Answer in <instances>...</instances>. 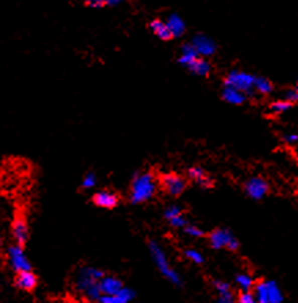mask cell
<instances>
[{
	"label": "cell",
	"instance_id": "obj_9",
	"mask_svg": "<svg viewBox=\"0 0 298 303\" xmlns=\"http://www.w3.org/2000/svg\"><path fill=\"white\" fill-rule=\"evenodd\" d=\"M191 43H192V46L195 47L198 55H201L202 58L212 57L217 50V44L215 43V40H212L211 37L202 35V33L192 37Z\"/></svg>",
	"mask_w": 298,
	"mask_h": 303
},
{
	"label": "cell",
	"instance_id": "obj_22",
	"mask_svg": "<svg viewBox=\"0 0 298 303\" xmlns=\"http://www.w3.org/2000/svg\"><path fill=\"white\" fill-rule=\"evenodd\" d=\"M293 106V103L288 102V100H276V102L271 103V106H269V111L272 114H282L286 113L287 110H290Z\"/></svg>",
	"mask_w": 298,
	"mask_h": 303
},
{
	"label": "cell",
	"instance_id": "obj_19",
	"mask_svg": "<svg viewBox=\"0 0 298 303\" xmlns=\"http://www.w3.org/2000/svg\"><path fill=\"white\" fill-rule=\"evenodd\" d=\"M188 176L195 181L196 184L202 185V187H211L212 183L209 180V177L205 175V172L201 169V168H191L188 170Z\"/></svg>",
	"mask_w": 298,
	"mask_h": 303
},
{
	"label": "cell",
	"instance_id": "obj_36",
	"mask_svg": "<svg viewBox=\"0 0 298 303\" xmlns=\"http://www.w3.org/2000/svg\"><path fill=\"white\" fill-rule=\"evenodd\" d=\"M297 162H298V153H297Z\"/></svg>",
	"mask_w": 298,
	"mask_h": 303
},
{
	"label": "cell",
	"instance_id": "obj_13",
	"mask_svg": "<svg viewBox=\"0 0 298 303\" xmlns=\"http://www.w3.org/2000/svg\"><path fill=\"white\" fill-rule=\"evenodd\" d=\"M221 98L223 100L234 106H239L246 102L247 95L245 92H242L239 89H235L232 87H224L223 88V92H221Z\"/></svg>",
	"mask_w": 298,
	"mask_h": 303
},
{
	"label": "cell",
	"instance_id": "obj_30",
	"mask_svg": "<svg viewBox=\"0 0 298 303\" xmlns=\"http://www.w3.org/2000/svg\"><path fill=\"white\" fill-rule=\"evenodd\" d=\"M169 222L173 228H185V225H187V221H185V218L183 214H180V216L172 218V220H169Z\"/></svg>",
	"mask_w": 298,
	"mask_h": 303
},
{
	"label": "cell",
	"instance_id": "obj_33",
	"mask_svg": "<svg viewBox=\"0 0 298 303\" xmlns=\"http://www.w3.org/2000/svg\"><path fill=\"white\" fill-rule=\"evenodd\" d=\"M283 140L287 144L298 143V134L297 133H286L283 136Z\"/></svg>",
	"mask_w": 298,
	"mask_h": 303
},
{
	"label": "cell",
	"instance_id": "obj_31",
	"mask_svg": "<svg viewBox=\"0 0 298 303\" xmlns=\"http://www.w3.org/2000/svg\"><path fill=\"white\" fill-rule=\"evenodd\" d=\"M84 3L92 9H102L105 6H108V2L106 0H84Z\"/></svg>",
	"mask_w": 298,
	"mask_h": 303
},
{
	"label": "cell",
	"instance_id": "obj_26",
	"mask_svg": "<svg viewBox=\"0 0 298 303\" xmlns=\"http://www.w3.org/2000/svg\"><path fill=\"white\" fill-rule=\"evenodd\" d=\"M184 232L187 235H190L191 237H202L205 235V232L202 231L201 228H198L196 225H185Z\"/></svg>",
	"mask_w": 298,
	"mask_h": 303
},
{
	"label": "cell",
	"instance_id": "obj_28",
	"mask_svg": "<svg viewBox=\"0 0 298 303\" xmlns=\"http://www.w3.org/2000/svg\"><path fill=\"white\" fill-rule=\"evenodd\" d=\"M180 214H181V209H180L179 206H169L165 210V218H168V220H172V218H175V217L180 216Z\"/></svg>",
	"mask_w": 298,
	"mask_h": 303
},
{
	"label": "cell",
	"instance_id": "obj_21",
	"mask_svg": "<svg viewBox=\"0 0 298 303\" xmlns=\"http://www.w3.org/2000/svg\"><path fill=\"white\" fill-rule=\"evenodd\" d=\"M254 89H256L258 93H261V95H268V93L272 92V82L265 77H256Z\"/></svg>",
	"mask_w": 298,
	"mask_h": 303
},
{
	"label": "cell",
	"instance_id": "obj_18",
	"mask_svg": "<svg viewBox=\"0 0 298 303\" xmlns=\"http://www.w3.org/2000/svg\"><path fill=\"white\" fill-rule=\"evenodd\" d=\"M166 24H168V26H169L170 32H172V35H173V37H180L184 35L185 32V22L184 20L181 18V17L179 16V14H170L169 17H168V20L165 21Z\"/></svg>",
	"mask_w": 298,
	"mask_h": 303
},
{
	"label": "cell",
	"instance_id": "obj_12",
	"mask_svg": "<svg viewBox=\"0 0 298 303\" xmlns=\"http://www.w3.org/2000/svg\"><path fill=\"white\" fill-rule=\"evenodd\" d=\"M29 236V231H28V224L24 217H17L14 222H13V237L18 244H24L28 240Z\"/></svg>",
	"mask_w": 298,
	"mask_h": 303
},
{
	"label": "cell",
	"instance_id": "obj_32",
	"mask_svg": "<svg viewBox=\"0 0 298 303\" xmlns=\"http://www.w3.org/2000/svg\"><path fill=\"white\" fill-rule=\"evenodd\" d=\"M98 302L99 303H121V300H120L116 295H102Z\"/></svg>",
	"mask_w": 298,
	"mask_h": 303
},
{
	"label": "cell",
	"instance_id": "obj_25",
	"mask_svg": "<svg viewBox=\"0 0 298 303\" xmlns=\"http://www.w3.org/2000/svg\"><path fill=\"white\" fill-rule=\"evenodd\" d=\"M96 185V176L95 173H87L81 181V187L84 190H91Z\"/></svg>",
	"mask_w": 298,
	"mask_h": 303
},
{
	"label": "cell",
	"instance_id": "obj_27",
	"mask_svg": "<svg viewBox=\"0 0 298 303\" xmlns=\"http://www.w3.org/2000/svg\"><path fill=\"white\" fill-rule=\"evenodd\" d=\"M238 303H258L257 298L254 292H249V291H243V292L239 295V299H238Z\"/></svg>",
	"mask_w": 298,
	"mask_h": 303
},
{
	"label": "cell",
	"instance_id": "obj_10",
	"mask_svg": "<svg viewBox=\"0 0 298 303\" xmlns=\"http://www.w3.org/2000/svg\"><path fill=\"white\" fill-rule=\"evenodd\" d=\"M246 194L254 201H260L268 192V183L262 177H252L245 184Z\"/></svg>",
	"mask_w": 298,
	"mask_h": 303
},
{
	"label": "cell",
	"instance_id": "obj_15",
	"mask_svg": "<svg viewBox=\"0 0 298 303\" xmlns=\"http://www.w3.org/2000/svg\"><path fill=\"white\" fill-rule=\"evenodd\" d=\"M99 285H101V291L103 295H117L120 289L124 287L121 280L114 276H105L101 280Z\"/></svg>",
	"mask_w": 298,
	"mask_h": 303
},
{
	"label": "cell",
	"instance_id": "obj_24",
	"mask_svg": "<svg viewBox=\"0 0 298 303\" xmlns=\"http://www.w3.org/2000/svg\"><path fill=\"white\" fill-rule=\"evenodd\" d=\"M184 255H185V258H187V259H190L191 262H194V263H202V262H204V255H202L200 251L194 250V248L185 250Z\"/></svg>",
	"mask_w": 298,
	"mask_h": 303
},
{
	"label": "cell",
	"instance_id": "obj_20",
	"mask_svg": "<svg viewBox=\"0 0 298 303\" xmlns=\"http://www.w3.org/2000/svg\"><path fill=\"white\" fill-rule=\"evenodd\" d=\"M235 283L239 288H241L242 291H250L252 288H254V280L250 274H247V273H241V274H238L237 278H235Z\"/></svg>",
	"mask_w": 298,
	"mask_h": 303
},
{
	"label": "cell",
	"instance_id": "obj_5",
	"mask_svg": "<svg viewBox=\"0 0 298 303\" xmlns=\"http://www.w3.org/2000/svg\"><path fill=\"white\" fill-rule=\"evenodd\" d=\"M254 82H256V77L250 73L242 72V70H231L224 80V87H232L249 95L254 89Z\"/></svg>",
	"mask_w": 298,
	"mask_h": 303
},
{
	"label": "cell",
	"instance_id": "obj_14",
	"mask_svg": "<svg viewBox=\"0 0 298 303\" xmlns=\"http://www.w3.org/2000/svg\"><path fill=\"white\" fill-rule=\"evenodd\" d=\"M149 28L150 31L153 32L155 36L161 39L162 41H169L173 39V35L170 32L169 26L162 20H153L149 24Z\"/></svg>",
	"mask_w": 298,
	"mask_h": 303
},
{
	"label": "cell",
	"instance_id": "obj_17",
	"mask_svg": "<svg viewBox=\"0 0 298 303\" xmlns=\"http://www.w3.org/2000/svg\"><path fill=\"white\" fill-rule=\"evenodd\" d=\"M188 70H190L192 74H195V76H200V77H206V76H209L212 72V65L208 62L206 58L198 57L195 61L191 63L190 66L187 67Z\"/></svg>",
	"mask_w": 298,
	"mask_h": 303
},
{
	"label": "cell",
	"instance_id": "obj_2",
	"mask_svg": "<svg viewBox=\"0 0 298 303\" xmlns=\"http://www.w3.org/2000/svg\"><path fill=\"white\" fill-rule=\"evenodd\" d=\"M157 192V179L151 172H140L135 175L131 184L129 199L132 203H143L150 201Z\"/></svg>",
	"mask_w": 298,
	"mask_h": 303
},
{
	"label": "cell",
	"instance_id": "obj_6",
	"mask_svg": "<svg viewBox=\"0 0 298 303\" xmlns=\"http://www.w3.org/2000/svg\"><path fill=\"white\" fill-rule=\"evenodd\" d=\"M7 261H9V265H10L11 269L16 270L17 273L25 272V270H31L32 269V265L28 257H26L25 251L22 250V246L18 244V243L9 247Z\"/></svg>",
	"mask_w": 298,
	"mask_h": 303
},
{
	"label": "cell",
	"instance_id": "obj_1",
	"mask_svg": "<svg viewBox=\"0 0 298 303\" xmlns=\"http://www.w3.org/2000/svg\"><path fill=\"white\" fill-rule=\"evenodd\" d=\"M105 277V273L92 266H82L77 270L74 285L78 292H81L84 296L89 300H99L103 293L101 291V280Z\"/></svg>",
	"mask_w": 298,
	"mask_h": 303
},
{
	"label": "cell",
	"instance_id": "obj_3",
	"mask_svg": "<svg viewBox=\"0 0 298 303\" xmlns=\"http://www.w3.org/2000/svg\"><path fill=\"white\" fill-rule=\"evenodd\" d=\"M149 248H150V254H151V258H153V261H154L155 266L159 270V273L164 276L166 280H169L170 283L176 284V285H179L180 284V276L177 274L173 267L170 266L169 261H168V257H166V254L164 252V250L161 248L158 243L155 242H150L149 243Z\"/></svg>",
	"mask_w": 298,
	"mask_h": 303
},
{
	"label": "cell",
	"instance_id": "obj_4",
	"mask_svg": "<svg viewBox=\"0 0 298 303\" xmlns=\"http://www.w3.org/2000/svg\"><path fill=\"white\" fill-rule=\"evenodd\" d=\"M254 295L258 303H282L283 292L272 280H261L254 285Z\"/></svg>",
	"mask_w": 298,
	"mask_h": 303
},
{
	"label": "cell",
	"instance_id": "obj_34",
	"mask_svg": "<svg viewBox=\"0 0 298 303\" xmlns=\"http://www.w3.org/2000/svg\"><path fill=\"white\" fill-rule=\"evenodd\" d=\"M217 303H235L234 298H232V293H227V295H219Z\"/></svg>",
	"mask_w": 298,
	"mask_h": 303
},
{
	"label": "cell",
	"instance_id": "obj_7",
	"mask_svg": "<svg viewBox=\"0 0 298 303\" xmlns=\"http://www.w3.org/2000/svg\"><path fill=\"white\" fill-rule=\"evenodd\" d=\"M209 243L216 250H219V248L238 250V247H239V242L235 239V236L228 229H223V228H219V229L211 232Z\"/></svg>",
	"mask_w": 298,
	"mask_h": 303
},
{
	"label": "cell",
	"instance_id": "obj_8",
	"mask_svg": "<svg viewBox=\"0 0 298 303\" xmlns=\"http://www.w3.org/2000/svg\"><path fill=\"white\" fill-rule=\"evenodd\" d=\"M161 185L169 195L179 196L183 191L185 190V180L179 175L169 173V175L162 176L161 179Z\"/></svg>",
	"mask_w": 298,
	"mask_h": 303
},
{
	"label": "cell",
	"instance_id": "obj_23",
	"mask_svg": "<svg viewBox=\"0 0 298 303\" xmlns=\"http://www.w3.org/2000/svg\"><path fill=\"white\" fill-rule=\"evenodd\" d=\"M116 296L121 300V303H129L131 300H132V299L135 298V293L131 288L123 287L121 289H120L119 293H117Z\"/></svg>",
	"mask_w": 298,
	"mask_h": 303
},
{
	"label": "cell",
	"instance_id": "obj_11",
	"mask_svg": "<svg viewBox=\"0 0 298 303\" xmlns=\"http://www.w3.org/2000/svg\"><path fill=\"white\" fill-rule=\"evenodd\" d=\"M93 203L103 209H113L119 205V196L110 191H99L93 195Z\"/></svg>",
	"mask_w": 298,
	"mask_h": 303
},
{
	"label": "cell",
	"instance_id": "obj_16",
	"mask_svg": "<svg viewBox=\"0 0 298 303\" xmlns=\"http://www.w3.org/2000/svg\"><path fill=\"white\" fill-rule=\"evenodd\" d=\"M17 287L24 291H32L37 285V277L32 273V270H25L17 274L16 278Z\"/></svg>",
	"mask_w": 298,
	"mask_h": 303
},
{
	"label": "cell",
	"instance_id": "obj_35",
	"mask_svg": "<svg viewBox=\"0 0 298 303\" xmlns=\"http://www.w3.org/2000/svg\"><path fill=\"white\" fill-rule=\"evenodd\" d=\"M108 2V6H117L121 3V0H106Z\"/></svg>",
	"mask_w": 298,
	"mask_h": 303
},
{
	"label": "cell",
	"instance_id": "obj_29",
	"mask_svg": "<svg viewBox=\"0 0 298 303\" xmlns=\"http://www.w3.org/2000/svg\"><path fill=\"white\" fill-rule=\"evenodd\" d=\"M215 288H216V291L219 292V295H227V293H232L230 284L223 283V281H216V283H215Z\"/></svg>",
	"mask_w": 298,
	"mask_h": 303
}]
</instances>
